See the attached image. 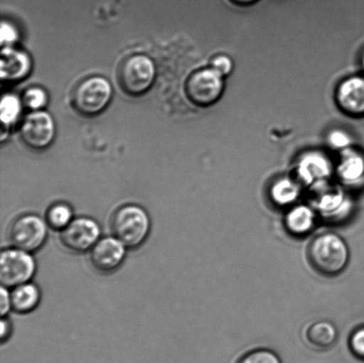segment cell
<instances>
[{"mask_svg": "<svg viewBox=\"0 0 364 363\" xmlns=\"http://www.w3.org/2000/svg\"><path fill=\"white\" fill-rule=\"evenodd\" d=\"M306 259L314 271L323 277H336L348 268L350 250L343 237L334 232L317 234L306 248Z\"/></svg>", "mask_w": 364, "mask_h": 363, "instance_id": "obj_1", "label": "cell"}, {"mask_svg": "<svg viewBox=\"0 0 364 363\" xmlns=\"http://www.w3.org/2000/svg\"><path fill=\"white\" fill-rule=\"evenodd\" d=\"M151 230V220L141 206L124 205L117 210L112 220L114 237L124 246L136 248L147 239Z\"/></svg>", "mask_w": 364, "mask_h": 363, "instance_id": "obj_2", "label": "cell"}, {"mask_svg": "<svg viewBox=\"0 0 364 363\" xmlns=\"http://www.w3.org/2000/svg\"><path fill=\"white\" fill-rule=\"evenodd\" d=\"M224 88V77L210 67L191 75L186 83V94L193 104L207 108L219 101Z\"/></svg>", "mask_w": 364, "mask_h": 363, "instance_id": "obj_3", "label": "cell"}, {"mask_svg": "<svg viewBox=\"0 0 364 363\" xmlns=\"http://www.w3.org/2000/svg\"><path fill=\"white\" fill-rule=\"evenodd\" d=\"M155 76V65L151 59L145 55L132 56L121 66V87L128 94L141 95L151 88Z\"/></svg>", "mask_w": 364, "mask_h": 363, "instance_id": "obj_4", "label": "cell"}, {"mask_svg": "<svg viewBox=\"0 0 364 363\" xmlns=\"http://www.w3.org/2000/svg\"><path fill=\"white\" fill-rule=\"evenodd\" d=\"M112 88L105 78L95 77L82 82L73 95L75 108L84 115L92 116L102 112L109 104Z\"/></svg>", "mask_w": 364, "mask_h": 363, "instance_id": "obj_5", "label": "cell"}, {"mask_svg": "<svg viewBox=\"0 0 364 363\" xmlns=\"http://www.w3.org/2000/svg\"><path fill=\"white\" fill-rule=\"evenodd\" d=\"M36 271V263L30 252L14 248L0 254V282L2 286L16 287L28 283Z\"/></svg>", "mask_w": 364, "mask_h": 363, "instance_id": "obj_6", "label": "cell"}, {"mask_svg": "<svg viewBox=\"0 0 364 363\" xmlns=\"http://www.w3.org/2000/svg\"><path fill=\"white\" fill-rule=\"evenodd\" d=\"M48 229L45 222L34 215H25L14 220L9 229V239L19 250L32 252L45 244Z\"/></svg>", "mask_w": 364, "mask_h": 363, "instance_id": "obj_7", "label": "cell"}, {"mask_svg": "<svg viewBox=\"0 0 364 363\" xmlns=\"http://www.w3.org/2000/svg\"><path fill=\"white\" fill-rule=\"evenodd\" d=\"M335 173V166L322 152L305 153L298 159L295 166V178L303 187L312 190L326 186L328 180Z\"/></svg>", "mask_w": 364, "mask_h": 363, "instance_id": "obj_8", "label": "cell"}, {"mask_svg": "<svg viewBox=\"0 0 364 363\" xmlns=\"http://www.w3.org/2000/svg\"><path fill=\"white\" fill-rule=\"evenodd\" d=\"M315 191L312 206L324 222H343L354 211V202L343 191L326 186Z\"/></svg>", "mask_w": 364, "mask_h": 363, "instance_id": "obj_9", "label": "cell"}, {"mask_svg": "<svg viewBox=\"0 0 364 363\" xmlns=\"http://www.w3.org/2000/svg\"><path fill=\"white\" fill-rule=\"evenodd\" d=\"M101 229L95 220L78 218L73 220L60 232V241L70 251L85 252L91 250L99 241Z\"/></svg>", "mask_w": 364, "mask_h": 363, "instance_id": "obj_10", "label": "cell"}, {"mask_svg": "<svg viewBox=\"0 0 364 363\" xmlns=\"http://www.w3.org/2000/svg\"><path fill=\"white\" fill-rule=\"evenodd\" d=\"M55 128L48 113L36 112L25 119L21 134L23 141L32 148L43 149L52 143Z\"/></svg>", "mask_w": 364, "mask_h": 363, "instance_id": "obj_11", "label": "cell"}, {"mask_svg": "<svg viewBox=\"0 0 364 363\" xmlns=\"http://www.w3.org/2000/svg\"><path fill=\"white\" fill-rule=\"evenodd\" d=\"M126 256V246L116 237L99 240L91 249V264L97 271L112 273L122 264Z\"/></svg>", "mask_w": 364, "mask_h": 363, "instance_id": "obj_12", "label": "cell"}, {"mask_svg": "<svg viewBox=\"0 0 364 363\" xmlns=\"http://www.w3.org/2000/svg\"><path fill=\"white\" fill-rule=\"evenodd\" d=\"M335 99L338 109L351 117H364V77H351L337 87Z\"/></svg>", "mask_w": 364, "mask_h": 363, "instance_id": "obj_13", "label": "cell"}, {"mask_svg": "<svg viewBox=\"0 0 364 363\" xmlns=\"http://www.w3.org/2000/svg\"><path fill=\"white\" fill-rule=\"evenodd\" d=\"M302 187L295 177H278L267 188V200L274 208L288 210L297 205Z\"/></svg>", "mask_w": 364, "mask_h": 363, "instance_id": "obj_14", "label": "cell"}, {"mask_svg": "<svg viewBox=\"0 0 364 363\" xmlns=\"http://www.w3.org/2000/svg\"><path fill=\"white\" fill-rule=\"evenodd\" d=\"M318 215L312 205H295L287 210L284 218L285 230L291 237L309 236L316 226Z\"/></svg>", "mask_w": 364, "mask_h": 363, "instance_id": "obj_15", "label": "cell"}, {"mask_svg": "<svg viewBox=\"0 0 364 363\" xmlns=\"http://www.w3.org/2000/svg\"><path fill=\"white\" fill-rule=\"evenodd\" d=\"M335 173L342 183L355 186L364 179V155L350 148L342 151L335 166Z\"/></svg>", "mask_w": 364, "mask_h": 363, "instance_id": "obj_16", "label": "cell"}, {"mask_svg": "<svg viewBox=\"0 0 364 363\" xmlns=\"http://www.w3.org/2000/svg\"><path fill=\"white\" fill-rule=\"evenodd\" d=\"M306 345L316 351H327L336 344L338 330L334 323L327 320L310 323L304 334Z\"/></svg>", "mask_w": 364, "mask_h": 363, "instance_id": "obj_17", "label": "cell"}, {"mask_svg": "<svg viewBox=\"0 0 364 363\" xmlns=\"http://www.w3.org/2000/svg\"><path fill=\"white\" fill-rule=\"evenodd\" d=\"M31 70V60L26 53L13 48H3L0 62V76L3 80H20Z\"/></svg>", "mask_w": 364, "mask_h": 363, "instance_id": "obj_18", "label": "cell"}, {"mask_svg": "<svg viewBox=\"0 0 364 363\" xmlns=\"http://www.w3.org/2000/svg\"><path fill=\"white\" fill-rule=\"evenodd\" d=\"M10 296L12 309L18 314H27L33 311L41 300L38 288L28 283L14 287Z\"/></svg>", "mask_w": 364, "mask_h": 363, "instance_id": "obj_19", "label": "cell"}, {"mask_svg": "<svg viewBox=\"0 0 364 363\" xmlns=\"http://www.w3.org/2000/svg\"><path fill=\"white\" fill-rule=\"evenodd\" d=\"M46 223L51 229L63 230L73 222V210L69 205L59 202L51 206L46 215Z\"/></svg>", "mask_w": 364, "mask_h": 363, "instance_id": "obj_20", "label": "cell"}, {"mask_svg": "<svg viewBox=\"0 0 364 363\" xmlns=\"http://www.w3.org/2000/svg\"><path fill=\"white\" fill-rule=\"evenodd\" d=\"M235 363H283L279 355L267 348H256L242 355Z\"/></svg>", "mask_w": 364, "mask_h": 363, "instance_id": "obj_21", "label": "cell"}, {"mask_svg": "<svg viewBox=\"0 0 364 363\" xmlns=\"http://www.w3.org/2000/svg\"><path fill=\"white\" fill-rule=\"evenodd\" d=\"M0 112H1V121L3 124H11L17 119L21 112V102L16 96H4L1 105H0Z\"/></svg>", "mask_w": 364, "mask_h": 363, "instance_id": "obj_22", "label": "cell"}, {"mask_svg": "<svg viewBox=\"0 0 364 363\" xmlns=\"http://www.w3.org/2000/svg\"><path fill=\"white\" fill-rule=\"evenodd\" d=\"M348 348L353 357L364 362V325L353 330L348 337Z\"/></svg>", "mask_w": 364, "mask_h": 363, "instance_id": "obj_23", "label": "cell"}, {"mask_svg": "<svg viewBox=\"0 0 364 363\" xmlns=\"http://www.w3.org/2000/svg\"><path fill=\"white\" fill-rule=\"evenodd\" d=\"M46 102L48 96L41 88L32 87L25 92L23 102L31 109L38 110L46 104Z\"/></svg>", "mask_w": 364, "mask_h": 363, "instance_id": "obj_24", "label": "cell"}, {"mask_svg": "<svg viewBox=\"0 0 364 363\" xmlns=\"http://www.w3.org/2000/svg\"><path fill=\"white\" fill-rule=\"evenodd\" d=\"M210 67L219 72L221 76L227 77L234 69V64L228 55H220L214 57L210 62Z\"/></svg>", "mask_w": 364, "mask_h": 363, "instance_id": "obj_25", "label": "cell"}, {"mask_svg": "<svg viewBox=\"0 0 364 363\" xmlns=\"http://www.w3.org/2000/svg\"><path fill=\"white\" fill-rule=\"evenodd\" d=\"M328 141L331 147L342 151L349 148V146L351 144V139L349 135L340 130L331 131L328 137Z\"/></svg>", "mask_w": 364, "mask_h": 363, "instance_id": "obj_26", "label": "cell"}, {"mask_svg": "<svg viewBox=\"0 0 364 363\" xmlns=\"http://www.w3.org/2000/svg\"><path fill=\"white\" fill-rule=\"evenodd\" d=\"M17 32L12 25L6 23H2L0 28V37H1L2 45H9L12 44L17 39Z\"/></svg>", "mask_w": 364, "mask_h": 363, "instance_id": "obj_27", "label": "cell"}, {"mask_svg": "<svg viewBox=\"0 0 364 363\" xmlns=\"http://www.w3.org/2000/svg\"><path fill=\"white\" fill-rule=\"evenodd\" d=\"M0 297H1V301H0V314H1L2 318H4V316L9 312L10 309H12L10 293L7 291L5 286L1 287Z\"/></svg>", "mask_w": 364, "mask_h": 363, "instance_id": "obj_28", "label": "cell"}, {"mask_svg": "<svg viewBox=\"0 0 364 363\" xmlns=\"http://www.w3.org/2000/svg\"><path fill=\"white\" fill-rule=\"evenodd\" d=\"M10 327L9 323L5 319L1 320V340L5 341L7 337L9 335Z\"/></svg>", "mask_w": 364, "mask_h": 363, "instance_id": "obj_29", "label": "cell"}, {"mask_svg": "<svg viewBox=\"0 0 364 363\" xmlns=\"http://www.w3.org/2000/svg\"><path fill=\"white\" fill-rule=\"evenodd\" d=\"M230 1L239 6H249L255 4L258 0H230Z\"/></svg>", "mask_w": 364, "mask_h": 363, "instance_id": "obj_30", "label": "cell"}, {"mask_svg": "<svg viewBox=\"0 0 364 363\" xmlns=\"http://www.w3.org/2000/svg\"><path fill=\"white\" fill-rule=\"evenodd\" d=\"M362 65H363V67L364 70V53H363V59H362Z\"/></svg>", "mask_w": 364, "mask_h": 363, "instance_id": "obj_31", "label": "cell"}]
</instances>
